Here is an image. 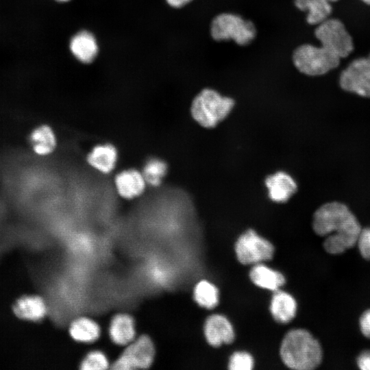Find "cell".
Masks as SVG:
<instances>
[{"instance_id": "obj_1", "label": "cell", "mask_w": 370, "mask_h": 370, "mask_svg": "<svg viewBox=\"0 0 370 370\" xmlns=\"http://www.w3.org/2000/svg\"><path fill=\"white\" fill-rule=\"evenodd\" d=\"M312 228L320 236H326L325 250L331 254H339L356 244L361 226L349 208L338 201L326 203L314 213Z\"/></svg>"}, {"instance_id": "obj_2", "label": "cell", "mask_w": 370, "mask_h": 370, "mask_svg": "<svg viewBox=\"0 0 370 370\" xmlns=\"http://www.w3.org/2000/svg\"><path fill=\"white\" fill-rule=\"evenodd\" d=\"M280 354L284 364L295 370L315 369L322 360L319 341L304 329H294L287 332L282 340Z\"/></svg>"}, {"instance_id": "obj_3", "label": "cell", "mask_w": 370, "mask_h": 370, "mask_svg": "<svg viewBox=\"0 0 370 370\" xmlns=\"http://www.w3.org/2000/svg\"><path fill=\"white\" fill-rule=\"evenodd\" d=\"M233 99L211 88H204L192 101L190 114L204 128H213L224 120L234 106Z\"/></svg>"}, {"instance_id": "obj_4", "label": "cell", "mask_w": 370, "mask_h": 370, "mask_svg": "<svg viewBox=\"0 0 370 370\" xmlns=\"http://www.w3.org/2000/svg\"><path fill=\"white\" fill-rule=\"evenodd\" d=\"M340 59L324 47L310 44L298 47L293 54L295 66L301 73L310 76L325 74L339 65Z\"/></svg>"}, {"instance_id": "obj_5", "label": "cell", "mask_w": 370, "mask_h": 370, "mask_svg": "<svg viewBox=\"0 0 370 370\" xmlns=\"http://www.w3.org/2000/svg\"><path fill=\"white\" fill-rule=\"evenodd\" d=\"M210 34L214 40L232 39L238 45L245 46L254 39L256 29L251 21L237 14L222 13L212 19Z\"/></svg>"}, {"instance_id": "obj_6", "label": "cell", "mask_w": 370, "mask_h": 370, "mask_svg": "<svg viewBox=\"0 0 370 370\" xmlns=\"http://www.w3.org/2000/svg\"><path fill=\"white\" fill-rule=\"evenodd\" d=\"M321 45L337 55L345 58L354 49L353 40L343 23L336 18H328L314 30Z\"/></svg>"}, {"instance_id": "obj_7", "label": "cell", "mask_w": 370, "mask_h": 370, "mask_svg": "<svg viewBox=\"0 0 370 370\" xmlns=\"http://www.w3.org/2000/svg\"><path fill=\"white\" fill-rule=\"evenodd\" d=\"M235 252L241 263L256 264L271 260L273 256L274 247L269 241L259 236L254 230H248L236 242Z\"/></svg>"}, {"instance_id": "obj_8", "label": "cell", "mask_w": 370, "mask_h": 370, "mask_svg": "<svg viewBox=\"0 0 370 370\" xmlns=\"http://www.w3.org/2000/svg\"><path fill=\"white\" fill-rule=\"evenodd\" d=\"M339 84L345 91L370 97V54L353 60L342 71Z\"/></svg>"}, {"instance_id": "obj_9", "label": "cell", "mask_w": 370, "mask_h": 370, "mask_svg": "<svg viewBox=\"0 0 370 370\" xmlns=\"http://www.w3.org/2000/svg\"><path fill=\"white\" fill-rule=\"evenodd\" d=\"M154 356V347L151 339L143 336L132 343L114 362V369L147 368Z\"/></svg>"}, {"instance_id": "obj_10", "label": "cell", "mask_w": 370, "mask_h": 370, "mask_svg": "<svg viewBox=\"0 0 370 370\" xmlns=\"http://www.w3.org/2000/svg\"><path fill=\"white\" fill-rule=\"evenodd\" d=\"M114 183L117 194L127 200L140 197L147 185L142 172L132 168L119 172Z\"/></svg>"}, {"instance_id": "obj_11", "label": "cell", "mask_w": 370, "mask_h": 370, "mask_svg": "<svg viewBox=\"0 0 370 370\" xmlns=\"http://www.w3.org/2000/svg\"><path fill=\"white\" fill-rule=\"evenodd\" d=\"M269 199L275 203H285L297 192L295 180L286 172L279 171L264 180Z\"/></svg>"}, {"instance_id": "obj_12", "label": "cell", "mask_w": 370, "mask_h": 370, "mask_svg": "<svg viewBox=\"0 0 370 370\" xmlns=\"http://www.w3.org/2000/svg\"><path fill=\"white\" fill-rule=\"evenodd\" d=\"M204 334L208 343L213 347L231 343L234 331L230 321L223 315L212 314L204 324Z\"/></svg>"}, {"instance_id": "obj_13", "label": "cell", "mask_w": 370, "mask_h": 370, "mask_svg": "<svg viewBox=\"0 0 370 370\" xmlns=\"http://www.w3.org/2000/svg\"><path fill=\"white\" fill-rule=\"evenodd\" d=\"M118 158V150L114 145L102 143L92 148L86 156V161L98 173L108 175L116 166Z\"/></svg>"}, {"instance_id": "obj_14", "label": "cell", "mask_w": 370, "mask_h": 370, "mask_svg": "<svg viewBox=\"0 0 370 370\" xmlns=\"http://www.w3.org/2000/svg\"><path fill=\"white\" fill-rule=\"evenodd\" d=\"M69 48L75 58L85 64L92 62L98 53L95 37L86 30L79 32L72 37Z\"/></svg>"}, {"instance_id": "obj_15", "label": "cell", "mask_w": 370, "mask_h": 370, "mask_svg": "<svg viewBox=\"0 0 370 370\" xmlns=\"http://www.w3.org/2000/svg\"><path fill=\"white\" fill-rule=\"evenodd\" d=\"M270 311L276 321L282 323H288L295 316L296 301L289 293L278 290L272 297Z\"/></svg>"}, {"instance_id": "obj_16", "label": "cell", "mask_w": 370, "mask_h": 370, "mask_svg": "<svg viewBox=\"0 0 370 370\" xmlns=\"http://www.w3.org/2000/svg\"><path fill=\"white\" fill-rule=\"evenodd\" d=\"M249 277L256 286L274 292L285 283L284 276L281 273L261 263L251 268Z\"/></svg>"}, {"instance_id": "obj_17", "label": "cell", "mask_w": 370, "mask_h": 370, "mask_svg": "<svg viewBox=\"0 0 370 370\" xmlns=\"http://www.w3.org/2000/svg\"><path fill=\"white\" fill-rule=\"evenodd\" d=\"M110 335L112 341L119 345L131 342L135 336L134 322L128 314L116 315L110 325Z\"/></svg>"}, {"instance_id": "obj_18", "label": "cell", "mask_w": 370, "mask_h": 370, "mask_svg": "<svg viewBox=\"0 0 370 370\" xmlns=\"http://www.w3.org/2000/svg\"><path fill=\"white\" fill-rule=\"evenodd\" d=\"M295 5L301 11H307V22L319 25L328 18L332 12L330 3L326 0H294Z\"/></svg>"}, {"instance_id": "obj_19", "label": "cell", "mask_w": 370, "mask_h": 370, "mask_svg": "<svg viewBox=\"0 0 370 370\" xmlns=\"http://www.w3.org/2000/svg\"><path fill=\"white\" fill-rule=\"evenodd\" d=\"M30 143L36 153L40 156H47L56 148L57 138L49 126L43 125L36 127L32 132Z\"/></svg>"}, {"instance_id": "obj_20", "label": "cell", "mask_w": 370, "mask_h": 370, "mask_svg": "<svg viewBox=\"0 0 370 370\" xmlns=\"http://www.w3.org/2000/svg\"><path fill=\"white\" fill-rule=\"evenodd\" d=\"M14 311L21 318L38 321L45 315L47 308L40 297L29 296L18 300L14 306Z\"/></svg>"}, {"instance_id": "obj_21", "label": "cell", "mask_w": 370, "mask_h": 370, "mask_svg": "<svg viewBox=\"0 0 370 370\" xmlns=\"http://www.w3.org/2000/svg\"><path fill=\"white\" fill-rule=\"evenodd\" d=\"M69 332L75 341L84 343L92 342L100 334L99 325L96 322L86 317L75 319L71 323Z\"/></svg>"}, {"instance_id": "obj_22", "label": "cell", "mask_w": 370, "mask_h": 370, "mask_svg": "<svg viewBox=\"0 0 370 370\" xmlns=\"http://www.w3.org/2000/svg\"><path fill=\"white\" fill-rule=\"evenodd\" d=\"M168 171L167 163L159 158H150L144 164L142 173L147 185L159 186Z\"/></svg>"}, {"instance_id": "obj_23", "label": "cell", "mask_w": 370, "mask_h": 370, "mask_svg": "<svg viewBox=\"0 0 370 370\" xmlns=\"http://www.w3.org/2000/svg\"><path fill=\"white\" fill-rule=\"evenodd\" d=\"M193 295L195 301L203 308L212 309L218 304V289L206 280H201L196 284Z\"/></svg>"}, {"instance_id": "obj_24", "label": "cell", "mask_w": 370, "mask_h": 370, "mask_svg": "<svg viewBox=\"0 0 370 370\" xmlns=\"http://www.w3.org/2000/svg\"><path fill=\"white\" fill-rule=\"evenodd\" d=\"M108 367L106 355L99 351L89 353L83 360L81 369L84 370L105 369Z\"/></svg>"}, {"instance_id": "obj_25", "label": "cell", "mask_w": 370, "mask_h": 370, "mask_svg": "<svg viewBox=\"0 0 370 370\" xmlns=\"http://www.w3.org/2000/svg\"><path fill=\"white\" fill-rule=\"evenodd\" d=\"M254 363V359L249 353L236 352L231 356L228 368L231 370H251Z\"/></svg>"}, {"instance_id": "obj_26", "label": "cell", "mask_w": 370, "mask_h": 370, "mask_svg": "<svg viewBox=\"0 0 370 370\" xmlns=\"http://www.w3.org/2000/svg\"><path fill=\"white\" fill-rule=\"evenodd\" d=\"M357 244L361 256L370 260V227L361 230Z\"/></svg>"}, {"instance_id": "obj_27", "label": "cell", "mask_w": 370, "mask_h": 370, "mask_svg": "<svg viewBox=\"0 0 370 370\" xmlns=\"http://www.w3.org/2000/svg\"><path fill=\"white\" fill-rule=\"evenodd\" d=\"M360 328L362 334L370 338V309L365 310L360 317Z\"/></svg>"}, {"instance_id": "obj_28", "label": "cell", "mask_w": 370, "mask_h": 370, "mask_svg": "<svg viewBox=\"0 0 370 370\" xmlns=\"http://www.w3.org/2000/svg\"><path fill=\"white\" fill-rule=\"evenodd\" d=\"M357 365L360 369L370 370V350L364 351L358 356Z\"/></svg>"}, {"instance_id": "obj_29", "label": "cell", "mask_w": 370, "mask_h": 370, "mask_svg": "<svg viewBox=\"0 0 370 370\" xmlns=\"http://www.w3.org/2000/svg\"><path fill=\"white\" fill-rule=\"evenodd\" d=\"M167 3L175 8H180L190 3L192 0H166Z\"/></svg>"}, {"instance_id": "obj_30", "label": "cell", "mask_w": 370, "mask_h": 370, "mask_svg": "<svg viewBox=\"0 0 370 370\" xmlns=\"http://www.w3.org/2000/svg\"><path fill=\"white\" fill-rule=\"evenodd\" d=\"M363 2H365V3L368 4V5H370V0H362Z\"/></svg>"}, {"instance_id": "obj_31", "label": "cell", "mask_w": 370, "mask_h": 370, "mask_svg": "<svg viewBox=\"0 0 370 370\" xmlns=\"http://www.w3.org/2000/svg\"><path fill=\"white\" fill-rule=\"evenodd\" d=\"M57 1H59V2H66V1H69L70 0H56Z\"/></svg>"}, {"instance_id": "obj_32", "label": "cell", "mask_w": 370, "mask_h": 370, "mask_svg": "<svg viewBox=\"0 0 370 370\" xmlns=\"http://www.w3.org/2000/svg\"><path fill=\"white\" fill-rule=\"evenodd\" d=\"M326 1H328V2L330 3V2H333V1H338V0H326Z\"/></svg>"}]
</instances>
